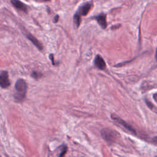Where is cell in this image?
Segmentation results:
<instances>
[{
  "instance_id": "cell-1",
  "label": "cell",
  "mask_w": 157,
  "mask_h": 157,
  "mask_svg": "<svg viewBox=\"0 0 157 157\" xmlns=\"http://www.w3.org/2000/svg\"><path fill=\"white\" fill-rule=\"evenodd\" d=\"M15 88L16 92L14 94V98L16 101L21 102L25 98L27 91L28 85L26 81L22 78L18 79L15 83Z\"/></svg>"
},
{
  "instance_id": "cell-2",
  "label": "cell",
  "mask_w": 157,
  "mask_h": 157,
  "mask_svg": "<svg viewBox=\"0 0 157 157\" xmlns=\"http://www.w3.org/2000/svg\"><path fill=\"white\" fill-rule=\"evenodd\" d=\"M101 133L104 139L109 144L113 143L118 137V134L110 128L102 129Z\"/></svg>"
},
{
  "instance_id": "cell-3",
  "label": "cell",
  "mask_w": 157,
  "mask_h": 157,
  "mask_svg": "<svg viewBox=\"0 0 157 157\" xmlns=\"http://www.w3.org/2000/svg\"><path fill=\"white\" fill-rule=\"evenodd\" d=\"M111 117H112V120H113L116 123H117L118 124H120L122 127H123L124 128H125L126 129L129 131L130 132H131L132 134H136V130H135V129L132 126H131L129 124L126 123L124 120H123V119H121V118H120L117 115H112Z\"/></svg>"
},
{
  "instance_id": "cell-4",
  "label": "cell",
  "mask_w": 157,
  "mask_h": 157,
  "mask_svg": "<svg viewBox=\"0 0 157 157\" xmlns=\"http://www.w3.org/2000/svg\"><path fill=\"white\" fill-rule=\"evenodd\" d=\"M10 85L9 78V74L6 71H2L0 73V86L2 88H7Z\"/></svg>"
},
{
  "instance_id": "cell-5",
  "label": "cell",
  "mask_w": 157,
  "mask_h": 157,
  "mask_svg": "<svg viewBox=\"0 0 157 157\" xmlns=\"http://www.w3.org/2000/svg\"><path fill=\"white\" fill-rule=\"evenodd\" d=\"M92 4L90 2H86L79 7L77 13H78L80 16H85L88 14L91 9Z\"/></svg>"
},
{
  "instance_id": "cell-6",
  "label": "cell",
  "mask_w": 157,
  "mask_h": 157,
  "mask_svg": "<svg viewBox=\"0 0 157 157\" xmlns=\"http://www.w3.org/2000/svg\"><path fill=\"white\" fill-rule=\"evenodd\" d=\"M25 34L26 36V37L38 48V50H42L43 45H42V44L34 36H33L31 33H27V32H25Z\"/></svg>"
},
{
  "instance_id": "cell-7",
  "label": "cell",
  "mask_w": 157,
  "mask_h": 157,
  "mask_svg": "<svg viewBox=\"0 0 157 157\" xmlns=\"http://www.w3.org/2000/svg\"><path fill=\"white\" fill-rule=\"evenodd\" d=\"M94 18L97 21L98 23L102 29H105L107 28V23L106 21V15L105 13H101L98 15L96 16Z\"/></svg>"
},
{
  "instance_id": "cell-8",
  "label": "cell",
  "mask_w": 157,
  "mask_h": 157,
  "mask_svg": "<svg viewBox=\"0 0 157 157\" xmlns=\"http://www.w3.org/2000/svg\"><path fill=\"white\" fill-rule=\"evenodd\" d=\"M10 2L12 3V4L13 6V7H15L16 9L20 10L23 12H27L28 7L26 6V4L23 3L20 0H11Z\"/></svg>"
},
{
  "instance_id": "cell-9",
  "label": "cell",
  "mask_w": 157,
  "mask_h": 157,
  "mask_svg": "<svg viewBox=\"0 0 157 157\" xmlns=\"http://www.w3.org/2000/svg\"><path fill=\"white\" fill-rule=\"evenodd\" d=\"M94 64L95 66L99 69L101 70H104L105 69L106 67L105 63L103 58L99 55H98L94 59Z\"/></svg>"
},
{
  "instance_id": "cell-10",
  "label": "cell",
  "mask_w": 157,
  "mask_h": 157,
  "mask_svg": "<svg viewBox=\"0 0 157 157\" xmlns=\"http://www.w3.org/2000/svg\"><path fill=\"white\" fill-rule=\"evenodd\" d=\"M81 23V16L78 13H75L73 17V24H74V27L75 29H77Z\"/></svg>"
},
{
  "instance_id": "cell-11",
  "label": "cell",
  "mask_w": 157,
  "mask_h": 157,
  "mask_svg": "<svg viewBox=\"0 0 157 157\" xmlns=\"http://www.w3.org/2000/svg\"><path fill=\"white\" fill-rule=\"evenodd\" d=\"M31 75L33 78H35V79H38L42 76V74L40 72H37V71H33Z\"/></svg>"
},
{
  "instance_id": "cell-12",
  "label": "cell",
  "mask_w": 157,
  "mask_h": 157,
  "mask_svg": "<svg viewBox=\"0 0 157 157\" xmlns=\"http://www.w3.org/2000/svg\"><path fill=\"white\" fill-rule=\"evenodd\" d=\"M67 146H66V145H63V148H62V150H61V153L59 154V157H64L65 153L67 151Z\"/></svg>"
},
{
  "instance_id": "cell-13",
  "label": "cell",
  "mask_w": 157,
  "mask_h": 157,
  "mask_svg": "<svg viewBox=\"0 0 157 157\" xmlns=\"http://www.w3.org/2000/svg\"><path fill=\"white\" fill-rule=\"evenodd\" d=\"M49 58L50 59V60L52 61V64L53 65H55V61H54V56L52 53H51L50 55H49Z\"/></svg>"
},
{
  "instance_id": "cell-14",
  "label": "cell",
  "mask_w": 157,
  "mask_h": 157,
  "mask_svg": "<svg viewBox=\"0 0 157 157\" xmlns=\"http://www.w3.org/2000/svg\"><path fill=\"white\" fill-rule=\"evenodd\" d=\"M145 102H146V104H147V105H148V107L150 108V109H153V104L150 102V101H148V100H147L146 99V101H145Z\"/></svg>"
},
{
  "instance_id": "cell-15",
  "label": "cell",
  "mask_w": 157,
  "mask_h": 157,
  "mask_svg": "<svg viewBox=\"0 0 157 157\" xmlns=\"http://www.w3.org/2000/svg\"><path fill=\"white\" fill-rule=\"evenodd\" d=\"M58 20H59V15H55V17H54L53 22H54V23H57L58 21Z\"/></svg>"
},
{
  "instance_id": "cell-16",
  "label": "cell",
  "mask_w": 157,
  "mask_h": 157,
  "mask_svg": "<svg viewBox=\"0 0 157 157\" xmlns=\"http://www.w3.org/2000/svg\"><path fill=\"white\" fill-rule=\"evenodd\" d=\"M152 142L153 144H155V145H157V136H156L152 139Z\"/></svg>"
},
{
  "instance_id": "cell-17",
  "label": "cell",
  "mask_w": 157,
  "mask_h": 157,
  "mask_svg": "<svg viewBox=\"0 0 157 157\" xmlns=\"http://www.w3.org/2000/svg\"><path fill=\"white\" fill-rule=\"evenodd\" d=\"M153 99L157 102V93H155L153 94Z\"/></svg>"
},
{
  "instance_id": "cell-18",
  "label": "cell",
  "mask_w": 157,
  "mask_h": 157,
  "mask_svg": "<svg viewBox=\"0 0 157 157\" xmlns=\"http://www.w3.org/2000/svg\"><path fill=\"white\" fill-rule=\"evenodd\" d=\"M155 58L157 61V48H156V53H155Z\"/></svg>"
},
{
  "instance_id": "cell-19",
  "label": "cell",
  "mask_w": 157,
  "mask_h": 157,
  "mask_svg": "<svg viewBox=\"0 0 157 157\" xmlns=\"http://www.w3.org/2000/svg\"><path fill=\"white\" fill-rule=\"evenodd\" d=\"M42 1H49L50 0H42Z\"/></svg>"
}]
</instances>
